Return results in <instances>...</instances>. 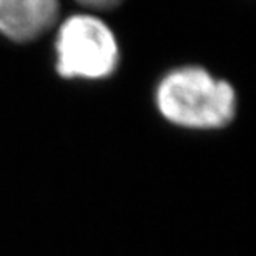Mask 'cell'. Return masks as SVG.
<instances>
[{"label":"cell","instance_id":"3","mask_svg":"<svg viewBox=\"0 0 256 256\" xmlns=\"http://www.w3.org/2000/svg\"><path fill=\"white\" fill-rule=\"evenodd\" d=\"M58 0H0V34L14 42H32L58 17Z\"/></svg>","mask_w":256,"mask_h":256},{"label":"cell","instance_id":"1","mask_svg":"<svg viewBox=\"0 0 256 256\" xmlns=\"http://www.w3.org/2000/svg\"><path fill=\"white\" fill-rule=\"evenodd\" d=\"M156 106L173 125L193 130H216L232 124L236 94L202 66H182L163 76L156 86Z\"/></svg>","mask_w":256,"mask_h":256},{"label":"cell","instance_id":"2","mask_svg":"<svg viewBox=\"0 0 256 256\" xmlns=\"http://www.w3.org/2000/svg\"><path fill=\"white\" fill-rule=\"evenodd\" d=\"M57 72L68 80H104L120 64V48L112 28L94 15H74L60 25L57 40Z\"/></svg>","mask_w":256,"mask_h":256},{"label":"cell","instance_id":"4","mask_svg":"<svg viewBox=\"0 0 256 256\" xmlns=\"http://www.w3.org/2000/svg\"><path fill=\"white\" fill-rule=\"evenodd\" d=\"M76 2L85 5V7H90V8L106 10V8H112V7H115V5L122 4L124 0H76Z\"/></svg>","mask_w":256,"mask_h":256}]
</instances>
